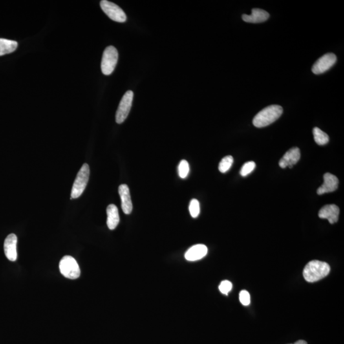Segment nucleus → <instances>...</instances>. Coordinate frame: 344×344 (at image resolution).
Wrapping results in <instances>:
<instances>
[{"label":"nucleus","instance_id":"8","mask_svg":"<svg viewBox=\"0 0 344 344\" xmlns=\"http://www.w3.org/2000/svg\"><path fill=\"white\" fill-rule=\"evenodd\" d=\"M337 62V56L334 53H328L322 56L314 63L312 71L314 74L319 75L328 71Z\"/></svg>","mask_w":344,"mask_h":344},{"label":"nucleus","instance_id":"22","mask_svg":"<svg viewBox=\"0 0 344 344\" xmlns=\"http://www.w3.org/2000/svg\"><path fill=\"white\" fill-rule=\"evenodd\" d=\"M256 168V163L254 162H248L243 165L240 171V175L242 177H246L249 174H250Z\"/></svg>","mask_w":344,"mask_h":344},{"label":"nucleus","instance_id":"3","mask_svg":"<svg viewBox=\"0 0 344 344\" xmlns=\"http://www.w3.org/2000/svg\"><path fill=\"white\" fill-rule=\"evenodd\" d=\"M90 169L89 165L84 164L80 171L77 173L76 180L73 185L71 199H76L80 197L85 191L88 181H89Z\"/></svg>","mask_w":344,"mask_h":344},{"label":"nucleus","instance_id":"14","mask_svg":"<svg viewBox=\"0 0 344 344\" xmlns=\"http://www.w3.org/2000/svg\"><path fill=\"white\" fill-rule=\"evenodd\" d=\"M207 252L208 249L205 245H195L187 250L185 254V258L189 261H197L206 257Z\"/></svg>","mask_w":344,"mask_h":344},{"label":"nucleus","instance_id":"12","mask_svg":"<svg viewBox=\"0 0 344 344\" xmlns=\"http://www.w3.org/2000/svg\"><path fill=\"white\" fill-rule=\"evenodd\" d=\"M340 209L336 205H326L322 207L318 215L321 219H328L330 224H334L338 221Z\"/></svg>","mask_w":344,"mask_h":344},{"label":"nucleus","instance_id":"18","mask_svg":"<svg viewBox=\"0 0 344 344\" xmlns=\"http://www.w3.org/2000/svg\"><path fill=\"white\" fill-rule=\"evenodd\" d=\"M313 134L315 143L319 145H325L329 142V136L319 128L315 127L313 129Z\"/></svg>","mask_w":344,"mask_h":344},{"label":"nucleus","instance_id":"17","mask_svg":"<svg viewBox=\"0 0 344 344\" xmlns=\"http://www.w3.org/2000/svg\"><path fill=\"white\" fill-rule=\"evenodd\" d=\"M17 46H18V43L17 42L0 39V56L15 51Z\"/></svg>","mask_w":344,"mask_h":344},{"label":"nucleus","instance_id":"25","mask_svg":"<svg viewBox=\"0 0 344 344\" xmlns=\"http://www.w3.org/2000/svg\"><path fill=\"white\" fill-rule=\"evenodd\" d=\"M307 344L306 343V342L305 341H303V340H300V341H298L296 342V343L294 344Z\"/></svg>","mask_w":344,"mask_h":344},{"label":"nucleus","instance_id":"24","mask_svg":"<svg viewBox=\"0 0 344 344\" xmlns=\"http://www.w3.org/2000/svg\"><path fill=\"white\" fill-rule=\"evenodd\" d=\"M232 284L228 281H223L221 282L219 286L220 292L224 295H228L232 289Z\"/></svg>","mask_w":344,"mask_h":344},{"label":"nucleus","instance_id":"4","mask_svg":"<svg viewBox=\"0 0 344 344\" xmlns=\"http://www.w3.org/2000/svg\"><path fill=\"white\" fill-rule=\"evenodd\" d=\"M118 51L114 46H109L103 52L101 60V71L105 76H109L114 72L118 61Z\"/></svg>","mask_w":344,"mask_h":344},{"label":"nucleus","instance_id":"21","mask_svg":"<svg viewBox=\"0 0 344 344\" xmlns=\"http://www.w3.org/2000/svg\"><path fill=\"white\" fill-rule=\"evenodd\" d=\"M178 174L180 178H185L187 177L189 172V165L186 160H182L178 165Z\"/></svg>","mask_w":344,"mask_h":344},{"label":"nucleus","instance_id":"13","mask_svg":"<svg viewBox=\"0 0 344 344\" xmlns=\"http://www.w3.org/2000/svg\"><path fill=\"white\" fill-rule=\"evenodd\" d=\"M119 194L121 200V207L126 215H130L133 211L131 196L129 186L127 184H122L119 187Z\"/></svg>","mask_w":344,"mask_h":344},{"label":"nucleus","instance_id":"11","mask_svg":"<svg viewBox=\"0 0 344 344\" xmlns=\"http://www.w3.org/2000/svg\"><path fill=\"white\" fill-rule=\"evenodd\" d=\"M300 159H301V151L298 147H293L289 150L279 161V166L282 169H286L287 167L292 169L293 165L297 164Z\"/></svg>","mask_w":344,"mask_h":344},{"label":"nucleus","instance_id":"1","mask_svg":"<svg viewBox=\"0 0 344 344\" xmlns=\"http://www.w3.org/2000/svg\"><path fill=\"white\" fill-rule=\"evenodd\" d=\"M283 109L281 106L272 105L264 108L256 115L253 123L257 128H263L272 124L281 116Z\"/></svg>","mask_w":344,"mask_h":344},{"label":"nucleus","instance_id":"7","mask_svg":"<svg viewBox=\"0 0 344 344\" xmlns=\"http://www.w3.org/2000/svg\"><path fill=\"white\" fill-rule=\"evenodd\" d=\"M133 100V92L132 91H128L121 99L116 115V123L118 124L124 122L129 116Z\"/></svg>","mask_w":344,"mask_h":344},{"label":"nucleus","instance_id":"2","mask_svg":"<svg viewBox=\"0 0 344 344\" xmlns=\"http://www.w3.org/2000/svg\"><path fill=\"white\" fill-rule=\"evenodd\" d=\"M330 272L329 264L325 262L314 260L311 261L304 268V279L308 282H315L327 276Z\"/></svg>","mask_w":344,"mask_h":344},{"label":"nucleus","instance_id":"16","mask_svg":"<svg viewBox=\"0 0 344 344\" xmlns=\"http://www.w3.org/2000/svg\"><path fill=\"white\" fill-rule=\"evenodd\" d=\"M107 226L108 228L111 230L116 228L119 223H120V215L118 207L114 204H110L107 207Z\"/></svg>","mask_w":344,"mask_h":344},{"label":"nucleus","instance_id":"19","mask_svg":"<svg viewBox=\"0 0 344 344\" xmlns=\"http://www.w3.org/2000/svg\"><path fill=\"white\" fill-rule=\"evenodd\" d=\"M233 163V158L231 156H225L222 159L219 165V170L221 173H226L228 172Z\"/></svg>","mask_w":344,"mask_h":344},{"label":"nucleus","instance_id":"20","mask_svg":"<svg viewBox=\"0 0 344 344\" xmlns=\"http://www.w3.org/2000/svg\"><path fill=\"white\" fill-rule=\"evenodd\" d=\"M189 209L192 217L194 218L197 217L199 215L200 212L199 202L196 199L192 200L190 204H189Z\"/></svg>","mask_w":344,"mask_h":344},{"label":"nucleus","instance_id":"10","mask_svg":"<svg viewBox=\"0 0 344 344\" xmlns=\"http://www.w3.org/2000/svg\"><path fill=\"white\" fill-rule=\"evenodd\" d=\"M17 237L14 233L8 235L4 242V252L11 261H16L17 258Z\"/></svg>","mask_w":344,"mask_h":344},{"label":"nucleus","instance_id":"9","mask_svg":"<svg viewBox=\"0 0 344 344\" xmlns=\"http://www.w3.org/2000/svg\"><path fill=\"white\" fill-rule=\"evenodd\" d=\"M323 178V184L319 187L317 191V193L319 195L332 193V192L337 190L339 186V179L336 176L332 173H326L324 175Z\"/></svg>","mask_w":344,"mask_h":344},{"label":"nucleus","instance_id":"23","mask_svg":"<svg viewBox=\"0 0 344 344\" xmlns=\"http://www.w3.org/2000/svg\"><path fill=\"white\" fill-rule=\"evenodd\" d=\"M239 300L242 305L248 306L251 303L250 294L246 290H242L239 294Z\"/></svg>","mask_w":344,"mask_h":344},{"label":"nucleus","instance_id":"15","mask_svg":"<svg viewBox=\"0 0 344 344\" xmlns=\"http://www.w3.org/2000/svg\"><path fill=\"white\" fill-rule=\"evenodd\" d=\"M270 17L266 11L260 8H253L252 14L251 15H242V19L247 23H261L267 21Z\"/></svg>","mask_w":344,"mask_h":344},{"label":"nucleus","instance_id":"6","mask_svg":"<svg viewBox=\"0 0 344 344\" xmlns=\"http://www.w3.org/2000/svg\"><path fill=\"white\" fill-rule=\"evenodd\" d=\"M101 9L110 19L118 22V23H125L127 21V17L122 8L107 0H103L100 2Z\"/></svg>","mask_w":344,"mask_h":344},{"label":"nucleus","instance_id":"5","mask_svg":"<svg viewBox=\"0 0 344 344\" xmlns=\"http://www.w3.org/2000/svg\"><path fill=\"white\" fill-rule=\"evenodd\" d=\"M59 270L64 277L70 279H78L81 270L76 260L70 256L63 257L59 263Z\"/></svg>","mask_w":344,"mask_h":344}]
</instances>
